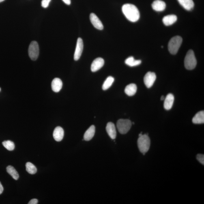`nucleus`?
Returning <instances> with one entry per match:
<instances>
[{"mask_svg": "<svg viewBox=\"0 0 204 204\" xmlns=\"http://www.w3.org/2000/svg\"><path fill=\"white\" fill-rule=\"evenodd\" d=\"M122 10L123 14L130 21L136 22L139 20L140 12L135 5L127 3L123 5Z\"/></svg>", "mask_w": 204, "mask_h": 204, "instance_id": "obj_1", "label": "nucleus"}, {"mask_svg": "<svg viewBox=\"0 0 204 204\" xmlns=\"http://www.w3.org/2000/svg\"><path fill=\"white\" fill-rule=\"evenodd\" d=\"M137 144L140 152L145 155L149 150L151 146V140L147 135H142L139 136Z\"/></svg>", "mask_w": 204, "mask_h": 204, "instance_id": "obj_2", "label": "nucleus"}, {"mask_svg": "<svg viewBox=\"0 0 204 204\" xmlns=\"http://www.w3.org/2000/svg\"><path fill=\"white\" fill-rule=\"evenodd\" d=\"M182 41V37L179 36L172 38L168 44V50L170 53L173 55L176 54L180 47Z\"/></svg>", "mask_w": 204, "mask_h": 204, "instance_id": "obj_3", "label": "nucleus"}, {"mask_svg": "<svg viewBox=\"0 0 204 204\" xmlns=\"http://www.w3.org/2000/svg\"><path fill=\"white\" fill-rule=\"evenodd\" d=\"M185 68L189 70H192L195 68L197 61L194 52L192 50H189L185 59Z\"/></svg>", "mask_w": 204, "mask_h": 204, "instance_id": "obj_4", "label": "nucleus"}, {"mask_svg": "<svg viewBox=\"0 0 204 204\" xmlns=\"http://www.w3.org/2000/svg\"><path fill=\"white\" fill-rule=\"evenodd\" d=\"M117 125L120 133L125 134L130 130L132 123L130 120L128 119H119L117 121Z\"/></svg>", "mask_w": 204, "mask_h": 204, "instance_id": "obj_5", "label": "nucleus"}, {"mask_svg": "<svg viewBox=\"0 0 204 204\" xmlns=\"http://www.w3.org/2000/svg\"><path fill=\"white\" fill-rule=\"evenodd\" d=\"M39 53L38 43L36 41H33L30 44L29 48V55L30 58L33 61H35L38 57Z\"/></svg>", "mask_w": 204, "mask_h": 204, "instance_id": "obj_6", "label": "nucleus"}, {"mask_svg": "<svg viewBox=\"0 0 204 204\" xmlns=\"http://www.w3.org/2000/svg\"><path fill=\"white\" fill-rule=\"evenodd\" d=\"M156 79V75L155 73L149 72L145 74L144 78L145 85L148 88L152 87Z\"/></svg>", "mask_w": 204, "mask_h": 204, "instance_id": "obj_7", "label": "nucleus"}, {"mask_svg": "<svg viewBox=\"0 0 204 204\" xmlns=\"http://www.w3.org/2000/svg\"><path fill=\"white\" fill-rule=\"evenodd\" d=\"M83 42L80 37L78 38L77 41L75 51L74 59V60L78 61L81 56L83 50Z\"/></svg>", "mask_w": 204, "mask_h": 204, "instance_id": "obj_8", "label": "nucleus"}, {"mask_svg": "<svg viewBox=\"0 0 204 204\" xmlns=\"http://www.w3.org/2000/svg\"><path fill=\"white\" fill-rule=\"evenodd\" d=\"M90 19L91 24L95 28L99 30H102L103 29V25L102 22L96 14L91 13L90 16Z\"/></svg>", "mask_w": 204, "mask_h": 204, "instance_id": "obj_9", "label": "nucleus"}, {"mask_svg": "<svg viewBox=\"0 0 204 204\" xmlns=\"http://www.w3.org/2000/svg\"><path fill=\"white\" fill-rule=\"evenodd\" d=\"M104 60L101 58H97L93 62L91 65V70L92 72H96L103 66Z\"/></svg>", "mask_w": 204, "mask_h": 204, "instance_id": "obj_10", "label": "nucleus"}, {"mask_svg": "<svg viewBox=\"0 0 204 204\" xmlns=\"http://www.w3.org/2000/svg\"><path fill=\"white\" fill-rule=\"evenodd\" d=\"M152 8L157 12H162L165 10L166 3L161 0H155L152 5Z\"/></svg>", "mask_w": 204, "mask_h": 204, "instance_id": "obj_11", "label": "nucleus"}, {"mask_svg": "<svg viewBox=\"0 0 204 204\" xmlns=\"http://www.w3.org/2000/svg\"><path fill=\"white\" fill-rule=\"evenodd\" d=\"M106 130L110 137L112 139H115L117 136V132L113 123L112 122L108 123L107 125Z\"/></svg>", "mask_w": 204, "mask_h": 204, "instance_id": "obj_12", "label": "nucleus"}, {"mask_svg": "<svg viewBox=\"0 0 204 204\" xmlns=\"http://www.w3.org/2000/svg\"><path fill=\"white\" fill-rule=\"evenodd\" d=\"M64 136V131L61 127L56 128L53 133V136L56 141H60L63 140Z\"/></svg>", "mask_w": 204, "mask_h": 204, "instance_id": "obj_13", "label": "nucleus"}, {"mask_svg": "<svg viewBox=\"0 0 204 204\" xmlns=\"http://www.w3.org/2000/svg\"><path fill=\"white\" fill-rule=\"evenodd\" d=\"M164 100V108L167 110L171 109L173 106L174 101V95L171 93H169L167 95Z\"/></svg>", "mask_w": 204, "mask_h": 204, "instance_id": "obj_14", "label": "nucleus"}, {"mask_svg": "<svg viewBox=\"0 0 204 204\" xmlns=\"http://www.w3.org/2000/svg\"><path fill=\"white\" fill-rule=\"evenodd\" d=\"M63 82L59 78H55L52 80V88L55 92H58L62 88Z\"/></svg>", "mask_w": 204, "mask_h": 204, "instance_id": "obj_15", "label": "nucleus"}, {"mask_svg": "<svg viewBox=\"0 0 204 204\" xmlns=\"http://www.w3.org/2000/svg\"><path fill=\"white\" fill-rule=\"evenodd\" d=\"M177 19V17L175 15H169L164 17L163 21L165 25L169 26L175 23Z\"/></svg>", "mask_w": 204, "mask_h": 204, "instance_id": "obj_16", "label": "nucleus"}, {"mask_svg": "<svg viewBox=\"0 0 204 204\" xmlns=\"http://www.w3.org/2000/svg\"><path fill=\"white\" fill-rule=\"evenodd\" d=\"M180 4L187 10H191L194 7L193 0H178Z\"/></svg>", "mask_w": 204, "mask_h": 204, "instance_id": "obj_17", "label": "nucleus"}, {"mask_svg": "<svg viewBox=\"0 0 204 204\" xmlns=\"http://www.w3.org/2000/svg\"><path fill=\"white\" fill-rule=\"evenodd\" d=\"M95 132V126L94 125H92L85 132V135H84V140L86 141L91 140L94 136Z\"/></svg>", "mask_w": 204, "mask_h": 204, "instance_id": "obj_18", "label": "nucleus"}, {"mask_svg": "<svg viewBox=\"0 0 204 204\" xmlns=\"http://www.w3.org/2000/svg\"><path fill=\"white\" fill-rule=\"evenodd\" d=\"M192 121L194 124H203L204 123V111H201L198 112L193 118Z\"/></svg>", "mask_w": 204, "mask_h": 204, "instance_id": "obj_19", "label": "nucleus"}, {"mask_svg": "<svg viewBox=\"0 0 204 204\" xmlns=\"http://www.w3.org/2000/svg\"><path fill=\"white\" fill-rule=\"evenodd\" d=\"M137 91V86L135 84H130L127 86L125 89V92L129 96H132Z\"/></svg>", "mask_w": 204, "mask_h": 204, "instance_id": "obj_20", "label": "nucleus"}, {"mask_svg": "<svg viewBox=\"0 0 204 204\" xmlns=\"http://www.w3.org/2000/svg\"><path fill=\"white\" fill-rule=\"evenodd\" d=\"M125 63L130 67L137 66L141 64V61L140 60L135 59L132 57H129L125 61Z\"/></svg>", "mask_w": 204, "mask_h": 204, "instance_id": "obj_21", "label": "nucleus"}, {"mask_svg": "<svg viewBox=\"0 0 204 204\" xmlns=\"http://www.w3.org/2000/svg\"><path fill=\"white\" fill-rule=\"evenodd\" d=\"M7 171L9 174L13 178V179L18 180L19 178V175L15 169V168L11 166H8L7 168Z\"/></svg>", "mask_w": 204, "mask_h": 204, "instance_id": "obj_22", "label": "nucleus"}, {"mask_svg": "<svg viewBox=\"0 0 204 204\" xmlns=\"http://www.w3.org/2000/svg\"><path fill=\"white\" fill-rule=\"evenodd\" d=\"M114 81V78L113 77L110 76L106 79L102 85V88L104 91L109 89L111 86Z\"/></svg>", "mask_w": 204, "mask_h": 204, "instance_id": "obj_23", "label": "nucleus"}, {"mask_svg": "<svg viewBox=\"0 0 204 204\" xmlns=\"http://www.w3.org/2000/svg\"><path fill=\"white\" fill-rule=\"evenodd\" d=\"M26 171L31 174H35L36 173L37 169L36 166L30 162L26 164Z\"/></svg>", "mask_w": 204, "mask_h": 204, "instance_id": "obj_24", "label": "nucleus"}, {"mask_svg": "<svg viewBox=\"0 0 204 204\" xmlns=\"http://www.w3.org/2000/svg\"><path fill=\"white\" fill-rule=\"evenodd\" d=\"M3 145L5 148L9 151H12L14 149L15 146L14 142L10 140L3 141Z\"/></svg>", "mask_w": 204, "mask_h": 204, "instance_id": "obj_25", "label": "nucleus"}, {"mask_svg": "<svg viewBox=\"0 0 204 204\" xmlns=\"http://www.w3.org/2000/svg\"><path fill=\"white\" fill-rule=\"evenodd\" d=\"M196 158L201 164H204V155L203 154H198L196 156Z\"/></svg>", "mask_w": 204, "mask_h": 204, "instance_id": "obj_26", "label": "nucleus"}, {"mask_svg": "<svg viewBox=\"0 0 204 204\" xmlns=\"http://www.w3.org/2000/svg\"><path fill=\"white\" fill-rule=\"evenodd\" d=\"M51 1V0H42L41 2L42 6L44 8H47Z\"/></svg>", "mask_w": 204, "mask_h": 204, "instance_id": "obj_27", "label": "nucleus"}, {"mask_svg": "<svg viewBox=\"0 0 204 204\" xmlns=\"http://www.w3.org/2000/svg\"><path fill=\"white\" fill-rule=\"evenodd\" d=\"M38 203V200L36 199H33L28 203L29 204H37Z\"/></svg>", "mask_w": 204, "mask_h": 204, "instance_id": "obj_28", "label": "nucleus"}, {"mask_svg": "<svg viewBox=\"0 0 204 204\" xmlns=\"http://www.w3.org/2000/svg\"><path fill=\"white\" fill-rule=\"evenodd\" d=\"M63 1L67 5H70V4L71 0H63Z\"/></svg>", "mask_w": 204, "mask_h": 204, "instance_id": "obj_29", "label": "nucleus"}, {"mask_svg": "<svg viewBox=\"0 0 204 204\" xmlns=\"http://www.w3.org/2000/svg\"><path fill=\"white\" fill-rule=\"evenodd\" d=\"M3 185H2L1 182H0V195H1L3 192Z\"/></svg>", "mask_w": 204, "mask_h": 204, "instance_id": "obj_30", "label": "nucleus"}, {"mask_svg": "<svg viewBox=\"0 0 204 204\" xmlns=\"http://www.w3.org/2000/svg\"><path fill=\"white\" fill-rule=\"evenodd\" d=\"M164 99H165V98H164V96H162V97H161V100H164Z\"/></svg>", "mask_w": 204, "mask_h": 204, "instance_id": "obj_31", "label": "nucleus"}, {"mask_svg": "<svg viewBox=\"0 0 204 204\" xmlns=\"http://www.w3.org/2000/svg\"><path fill=\"white\" fill-rule=\"evenodd\" d=\"M5 1V0H0V3L2 2Z\"/></svg>", "mask_w": 204, "mask_h": 204, "instance_id": "obj_32", "label": "nucleus"}, {"mask_svg": "<svg viewBox=\"0 0 204 204\" xmlns=\"http://www.w3.org/2000/svg\"><path fill=\"white\" fill-rule=\"evenodd\" d=\"M1 91V88H0V91Z\"/></svg>", "mask_w": 204, "mask_h": 204, "instance_id": "obj_33", "label": "nucleus"}]
</instances>
